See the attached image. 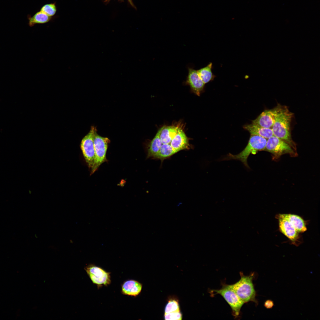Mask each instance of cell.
Returning a JSON list of instances; mask_svg holds the SVG:
<instances>
[{"label":"cell","instance_id":"obj_1","mask_svg":"<svg viewBox=\"0 0 320 320\" xmlns=\"http://www.w3.org/2000/svg\"><path fill=\"white\" fill-rule=\"evenodd\" d=\"M274 108L275 121L271 128L273 135L285 141L296 151V145L292 139L290 130L293 113L287 106L280 104Z\"/></svg>","mask_w":320,"mask_h":320},{"label":"cell","instance_id":"obj_2","mask_svg":"<svg viewBox=\"0 0 320 320\" xmlns=\"http://www.w3.org/2000/svg\"><path fill=\"white\" fill-rule=\"evenodd\" d=\"M267 139L261 136L251 135L248 143L244 149L239 153L233 155L229 153L222 159L221 161L231 160L241 161L247 168L250 169L247 163V159L251 153L255 154L258 151L264 150Z\"/></svg>","mask_w":320,"mask_h":320},{"label":"cell","instance_id":"obj_3","mask_svg":"<svg viewBox=\"0 0 320 320\" xmlns=\"http://www.w3.org/2000/svg\"><path fill=\"white\" fill-rule=\"evenodd\" d=\"M241 278L234 284H231V287L239 298L245 303L250 301L258 304L253 280L254 273L247 276L244 275L242 272H240Z\"/></svg>","mask_w":320,"mask_h":320},{"label":"cell","instance_id":"obj_4","mask_svg":"<svg viewBox=\"0 0 320 320\" xmlns=\"http://www.w3.org/2000/svg\"><path fill=\"white\" fill-rule=\"evenodd\" d=\"M210 292L211 296L216 294L221 295L230 306L232 314L235 318L239 317L241 309L245 303L238 296L231 285L223 284L220 289H212Z\"/></svg>","mask_w":320,"mask_h":320},{"label":"cell","instance_id":"obj_5","mask_svg":"<svg viewBox=\"0 0 320 320\" xmlns=\"http://www.w3.org/2000/svg\"><path fill=\"white\" fill-rule=\"evenodd\" d=\"M264 150L271 153L275 159L284 154H288L292 156H295L297 154L287 143L274 135L267 139Z\"/></svg>","mask_w":320,"mask_h":320},{"label":"cell","instance_id":"obj_6","mask_svg":"<svg viewBox=\"0 0 320 320\" xmlns=\"http://www.w3.org/2000/svg\"><path fill=\"white\" fill-rule=\"evenodd\" d=\"M110 140L107 137L100 136L97 133L96 129L94 135V145L95 151V160L94 167L91 174L94 173L100 165L107 161L106 154Z\"/></svg>","mask_w":320,"mask_h":320},{"label":"cell","instance_id":"obj_7","mask_svg":"<svg viewBox=\"0 0 320 320\" xmlns=\"http://www.w3.org/2000/svg\"><path fill=\"white\" fill-rule=\"evenodd\" d=\"M84 269L92 283L98 288L103 286H107L111 284V273L102 268L91 264L86 266Z\"/></svg>","mask_w":320,"mask_h":320},{"label":"cell","instance_id":"obj_8","mask_svg":"<svg viewBox=\"0 0 320 320\" xmlns=\"http://www.w3.org/2000/svg\"><path fill=\"white\" fill-rule=\"evenodd\" d=\"M96 129L94 127H91L89 132L82 140L80 145L83 156L91 171L94 167L95 164L94 135Z\"/></svg>","mask_w":320,"mask_h":320},{"label":"cell","instance_id":"obj_9","mask_svg":"<svg viewBox=\"0 0 320 320\" xmlns=\"http://www.w3.org/2000/svg\"><path fill=\"white\" fill-rule=\"evenodd\" d=\"M278 219L279 226L280 231L287 237L294 244H297L299 239V233L292 224L285 217L283 214L276 215Z\"/></svg>","mask_w":320,"mask_h":320},{"label":"cell","instance_id":"obj_10","mask_svg":"<svg viewBox=\"0 0 320 320\" xmlns=\"http://www.w3.org/2000/svg\"><path fill=\"white\" fill-rule=\"evenodd\" d=\"M188 74L186 83L189 85L192 90L197 95L199 96L204 89V83L198 73L197 70L188 67Z\"/></svg>","mask_w":320,"mask_h":320},{"label":"cell","instance_id":"obj_11","mask_svg":"<svg viewBox=\"0 0 320 320\" xmlns=\"http://www.w3.org/2000/svg\"><path fill=\"white\" fill-rule=\"evenodd\" d=\"M275 121L274 108L265 110L255 119L252 123L266 128L271 129Z\"/></svg>","mask_w":320,"mask_h":320},{"label":"cell","instance_id":"obj_12","mask_svg":"<svg viewBox=\"0 0 320 320\" xmlns=\"http://www.w3.org/2000/svg\"><path fill=\"white\" fill-rule=\"evenodd\" d=\"M142 284L138 281L130 279L125 281L121 286V292L124 295L136 297L141 291Z\"/></svg>","mask_w":320,"mask_h":320},{"label":"cell","instance_id":"obj_13","mask_svg":"<svg viewBox=\"0 0 320 320\" xmlns=\"http://www.w3.org/2000/svg\"><path fill=\"white\" fill-rule=\"evenodd\" d=\"M170 144L177 152L189 147L187 137L183 131L179 128Z\"/></svg>","mask_w":320,"mask_h":320},{"label":"cell","instance_id":"obj_14","mask_svg":"<svg viewBox=\"0 0 320 320\" xmlns=\"http://www.w3.org/2000/svg\"><path fill=\"white\" fill-rule=\"evenodd\" d=\"M244 128L248 131L251 135H258L267 139L273 135L271 129L265 128L252 123L245 125Z\"/></svg>","mask_w":320,"mask_h":320},{"label":"cell","instance_id":"obj_15","mask_svg":"<svg viewBox=\"0 0 320 320\" xmlns=\"http://www.w3.org/2000/svg\"><path fill=\"white\" fill-rule=\"evenodd\" d=\"M283 215L292 224L298 233H303L307 231L305 223L300 216L291 214H283Z\"/></svg>","mask_w":320,"mask_h":320},{"label":"cell","instance_id":"obj_16","mask_svg":"<svg viewBox=\"0 0 320 320\" xmlns=\"http://www.w3.org/2000/svg\"><path fill=\"white\" fill-rule=\"evenodd\" d=\"M179 128L174 126H164L162 127L160 137L162 144H170L177 133Z\"/></svg>","mask_w":320,"mask_h":320},{"label":"cell","instance_id":"obj_17","mask_svg":"<svg viewBox=\"0 0 320 320\" xmlns=\"http://www.w3.org/2000/svg\"><path fill=\"white\" fill-rule=\"evenodd\" d=\"M160 129L151 142L148 151L147 158H154L158 153L162 144L160 137Z\"/></svg>","mask_w":320,"mask_h":320},{"label":"cell","instance_id":"obj_18","mask_svg":"<svg viewBox=\"0 0 320 320\" xmlns=\"http://www.w3.org/2000/svg\"><path fill=\"white\" fill-rule=\"evenodd\" d=\"M52 18V17L49 16L40 11L36 12L32 16H28V25L31 27L36 24L46 23L51 21Z\"/></svg>","mask_w":320,"mask_h":320},{"label":"cell","instance_id":"obj_19","mask_svg":"<svg viewBox=\"0 0 320 320\" xmlns=\"http://www.w3.org/2000/svg\"><path fill=\"white\" fill-rule=\"evenodd\" d=\"M212 64L211 62L205 67L197 70L199 76L205 84L212 81L215 77V75L212 72Z\"/></svg>","mask_w":320,"mask_h":320},{"label":"cell","instance_id":"obj_20","mask_svg":"<svg viewBox=\"0 0 320 320\" xmlns=\"http://www.w3.org/2000/svg\"><path fill=\"white\" fill-rule=\"evenodd\" d=\"M177 152L170 144H162L158 153L154 158L163 160Z\"/></svg>","mask_w":320,"mask_h":320},{"label":"cell","instance_id":"obj_21","mask_svg":"<svg viewBox=\"0 0 320 320\" xmlns=\"http://www.w3.org/2000/svg\"><path fill=\"white\" fill-rule=\"evenodd\" d=\"M40 11L52 17L55 15L57 11L55 2L44 5L41 8Z\"/></svg>","mask_w":320,"mask_h":320},{"label":"cell","instance_id":"obj_22","mask_svg":"<svg viewBox=\"0 0 320 320\" xmlns=\"http://www.w3.org/2000/svg\"><path fill=\"white\" fill-rule=\"evenodd\" d=\"M180 309L178 302L175 300L169 301L165 309V313L180 311Z\"/></svg>","mask_w":320,"mask_h":320},{"label":"cell","instance_id":"obj_23","mask_svg":"<svg viewBox=\"0 0 320 320\" xmlns=\"http://www.w3.org/2000/svg\"><path fill=\"white\" fill-rule=\"evenodd\" d=\"M165 320H180L182 319V314L180 311L165 313Z\"/></svg>","mask_w":320,"mask_h":320},{"label":"cell","instance_id":"obj_24","mask_svg":"<svg viewBox=\"0 0 320 320\" xmlns=\"http://www.w3.org/2000/svg\"><path fill=\"white\" fill-rule=\"evenodd\" d=\"M274 305L273 302V301L268 300L265 301L264 303L265 307L267 309H271L273 308Z\"/></svg>","mask_w":320,"mask_h":320}]
</instances>
